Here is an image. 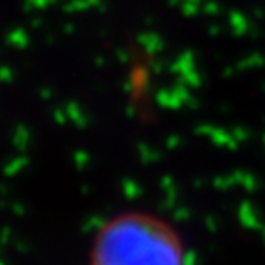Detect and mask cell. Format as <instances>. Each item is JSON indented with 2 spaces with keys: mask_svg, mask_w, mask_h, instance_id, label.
Segmentation results:
<instances>
[{
  "mask_svg": "<svg viewBox=\"0 0 265 265\" xmlns=\"http://www.w3.org/2000/svg\"><path fill=\"white\" fill-rule=\"evenodd\" d=\"M89 265H186V248L171 223L149 212L129 210L99 227Z\"/></svg>",
  "mask_w": 265,
  "mask_h": 265,
  "instance_id": "6da1fadb",
  "label": "cell"
}]
</instances>
